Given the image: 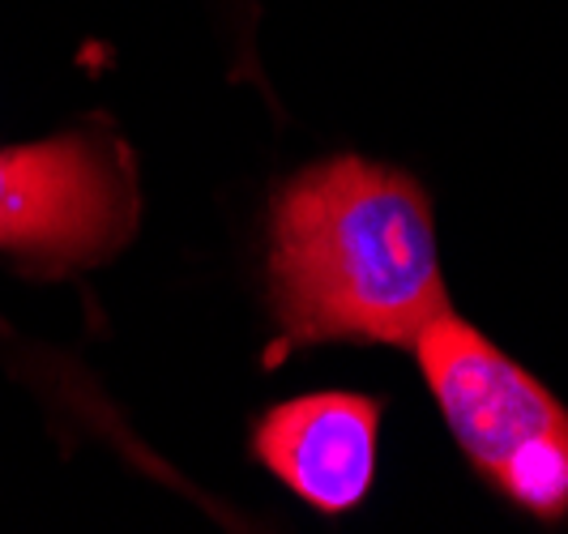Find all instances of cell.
<instances>
[{
  "instance_id": "obj_1",
  "label": "cell",
  "mask_w": 568,
  "mask_h": 534,
  "mask_svg": "<svg viewBox=\"0 0 568 534\" xmlns=\"http://www.w3.org/2000/svg\"><path fill=\"white\" fill-rule=\"evenodd\" d=\"M270 300L283 346H415L449 312L424 189L364 159L295 175L270 214Z\"/></svg>"
},
{
  "instance_id": "obj_2",
  "label": "cell",
  "mask_w": 568,
  "mask_h": 534,
  "mask_svg": "<svg viewBox=\"0 0 568 534\" xmlns=\"http://www.w3.org/2000/svg\"><path fill=\"white\" fill-rule=\"evenodd\" d=\"M462 453L513 505L542 522L568 513V411L454 312L410 346Z\"/></svg>"
},
{
  "instance_id": "obj_3",
  "label": "cell",
  "mask_w": 568,
  "mask_h": 534,
  "mask_svg": "<svg viewBox=\"0 0 568 534\" xmlns=\"http://www.w3.org/2000/svg\"><path fill=\"white\" fill-rule=\"evenodd\" d=\"M133 231V189L90 138L0 150V253L52 270L112 253Z\"/></svg>"
},
{
  "instance_id": "obj_4",
  "label": "cell",
  "mask_w": 568,
  "mask_h": 534,
  "mask_svg": "<svg viewBox=\"0 0 568 534\" xmlns=\"http://www.w3.org/2000/svg\"><path fill=\"white\" fill-rule=\"evenodd\" d=\"M381 402L364 394H308L274 406L253 432V453L321 513H351L376 475Z\"/></svg>"
}]
</instances>
